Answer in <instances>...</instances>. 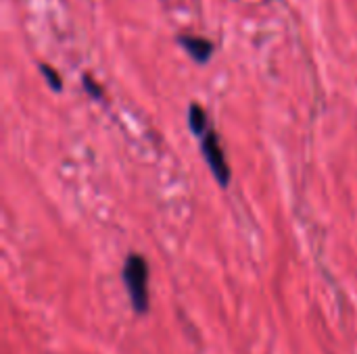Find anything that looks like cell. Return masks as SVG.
Returning <instances> with one entry per match:
<instances>
[{
    "label": "cell",
    "mask_w": 357,
    "mask_h": 354,
    "mask_svg": "<svg viewBox=\"0 0 357 354\" xmlns=\"http://www.w3.org/2000/svg\"><path fill=\"white\" fill-rule=\"evenodd\" d=\"M123 282L136 313L149 311V265L142 257L130 255L123 267Z\"/></svg>",
    "instance_id": "6da1fadb"
},
{
    "label": "cell",
    "mask_w": 357,
    "mask_h": 354,
    "mask_svg": "<svg viewBox=\"0 0 357 354\" xmlns=\"http://www.w3.org/2000/svg\"><path fill=\"white\" fill-rule=\"evenodd\" d=\"M201 150H203V156L207 161V165L211 167L215 179L222 184V186H228L230 182V169H228V163H226V156H224V150L220 146V138L213 129H209L203 138H201Z\"/></svg>",
    "instance_id": "7a4b0ae2"
},
{
    "label": "cell",
    "mask_w": 357,
    "mask_h": 354,
    "mask_svg": "<svg viewBox=\"0 0 357 354\" xmlns=\"http://www.w3.org/2000/svg\"><path fill=\"white\" fill-rule=\"evenodd\" d=\"M178 42L182 44V48L188 50V54H190L197 63H207L209 56L213 54V42H209V40H205V38L180 35Z\"/></svg>",
    "instance_id": "3957f363"
},
{
    "label": "cell",
    "mask_w": 357,
    "mask_h": 354,
    "mask_svg": "<svg viewBox=\"0 0 357 354\" xmlns=\"http://www.w3.org/2000/svg\"><path fill=\"white\" fill-rule=\"evenodd\" d=\"M188 125L192 129V134H197L199 138H203L209 129H207V113L201 104H190L188 108Z\"/></svg>",
    "instance_id": "277c9868"
},
{
    "label": "cell",
    "mask_w": 357,
    "mask_h": 354,
    "mask_svg": "<svg viewBox=\"0 0 357 354\" xmlns=\"http://www.w3.org/2000/svg\"><path fill=\"white\" fill-rule=\"evenodd\" d=\"M40 71L44 73V77H46V81H48V86H50L54 92H59V90H61V77H59V73H56L52 67H48V65H40Z\"/></svg>",
    "instance_id": "5b68a950"
},
{
    "label": "cell",
    "mask_w": 357,
    "mask_h": 354,
    "mask_svg": "<svg viewBox=\"0 0 357 354\" xmlns=\"http://www.w3.org/2000/svg\"><path fill=\"white\" fill-rule=\"evenodd\" d=\"M84 88H86V92H88L92 98H100V96H102L100 86H98V83H94L90 75H84Z\"/></svg>",
    "instance_id": "8992f818"
}]
</instances>
